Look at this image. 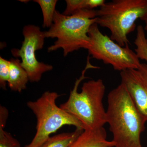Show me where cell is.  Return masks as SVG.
<instances>
[{
    "label": "cell",
    "mask_w": 147,
    "mask_h": 147,
    "mask_svg": "<svg viewBox=\"0 0 147 147\" xmlns=\"http://www.w3.org/2000/svg\"><path fill=\"white\" fill-rule=\"evenodd\" d=\"M108 102L107 123L113 134L114 147H142L140 137L147 121L123 84L109 92Z\"/></svg>",
    "instance_id": "cell-1"
},
{
    "label": "cell",
    "mask_w": 147,
    "mask_h": 147,
    "mask_svg": "<svg viewBox=\"0 0 147 147\" xmlns=\"http://www.w3.org/2000/svg\"><path fill=\"white\" fill-rule=\"evenodd\" d=\"M90 62L89 56L86 65L81 76L76 79L73 89L70 91L68 100L60 107L82 123L84 130H92L103 127L107 123L106 111L102 103L105 87L101 79L85 82L79 92L78 87L82 80L86 79L85 72L89 69H97Z\"/></svg>",
    "instance_id": "cell-2"
},
{
    "label": "cell",
    "mask_w": 147,
    "mask_h": 147,
    "mask_svg": "<svg viewBox=\"0 0 147 147\" xmlns=\"http://www.w3.org/2000/svg\"><path fill=\"white\" fill-rule=\"evenodd\" d=\"M96 10L85 9L66 16L55 11L53 25L43 32L45 38H56L54 44L47 48L48 52L59 49L63 56L82 48L87 49L90 44L88 35L90 28L96 24Z\"/></svg>",
    "instance_id": "cell-3"
},
{
    "label": "cell",
    "mask_w": 147,
    "mask_h": 147,
    "mask_svg": "<svg viewBox=\"0 0 147 147\" xmlns=\"http://www.w3.org/2000/svg\"><path fill=\"white\" fill-rule=\"evenodd\" d=\"M147 18V0H113L96 10V24L111 32L110 38L122 47L128 46L127 35L137 19Z\"/></svg>",
    "instance_id": "cell-4"
},
{
    "label": "cell",
    "mask_w": 147,
    "mask_h": 147,
    "mask_svg": "<svg viewBox=\"0 0 147 147\" xmlns=\"http://www.w3.org/2000/svg\"><path fill=\"white\" fill-rule=\"evenodd\" d=\"M60 95L46 91L34 101H29L27 106L36 118V133L32 142L25 147H39L50 135L64 125H73L84 130L83 125L76 118L57 106L56 100Z\"/></svg>",
    "instance_id": "cell-5"
},
{
    "label": "cell",
    "mask_w": 147,
    "mask_h": 147,
    "mask_svg": "<svg viewBox=\"0 0 147 147\" xmlns=\"http://www.w3.org/2000/svg\"><path fill=\"white\" fill-rule=\"evenodd\" d=\"M88 35L90 44L87 50L94 59L110 65L115 70L120 71L137 69L141 65L135 52L129 46L122 47L110 37L101 32L98 25L94 24L90 28Z\"/></svg>",
    "instance_id": "cell-6"
},
{
    "label": "cell",
    "mask_w": 147,
    "mask_h": 147,
    "mask_svg": "<svg viewBox=\"0 0 147 147\" xmlns=\"http://www.w3.org/2000/svg\"><path fill=\"white\" fill-rule=\"evenodd\" d=\"M24 40L20 49H13L11 54L16 58H21V65L29 76V81L37 82L40 81L43 73L53 69L50 65L40 62L37 60L35 53L43 47L45 38L43 32L39 27L26 25L23 30Z\"/></svg>",
    "instance_id": "cell-7"
},
{
    "label": "cell",
    "mask_w": 147,
    "mask_h": 147,
    "mask_svg": "<svg viewBox=\"0 0 147 147\" xmlns=\"http://www.w3.org/2000/svg\"><path fill=\"white\" fill-rule=\"evenodd\" d=\"M120 76L121 83L147 121V64L141 63L138 68L121 71Z\"/></svg>",
    "instance_id": "cell-8"
},
{
    "label": "cell",
    "mask_w": 147,
    "mask_h": 147,
    "mask_svg": "<svg viewBox=\"0 0 147 147\" xmlns=\"http://www.w3.org/2000/svg\"><path fill=\"white\" fill-rule=\"evenodd\" d=\"M69 147H114V144L107 140V133L102 127L84 130Z\"/></svg>",
    "instance_id": "cell-9"
},
{
    "label": "cell",
    "mask_w": 147,
    "mask_h": 147,
    "mask_svg": "<svg viewBox=\"0 0 147 147\" xmlns=\"http://www.w3.org/2000/svg\"><path fill=\"white\" fill-rule=\"evenodd\" d=\"M29 81L28 73L18 59L9 60V73L7 85L11 90L21 92L26 89Z\"/></svg>",
    "instance_id": "cell-10"
},
{
    "label": "cell",
    "mask_w": 147,
    "mask_h": 147,
    "mask_svg": "<svg viewBox=\"0 0 147 147\" xmlns=\"http://www.w3.org/2000/svg\"><path fill=\"white\" fill-rule=\"evenodd\" d=\"M84 130L76 129L72 132H65L50 137L39 147H69Z\"/></svg>",
    "instance_id": "cell-11"
},
{
    "label": "cell",
    "mask_w": 147,
    "mask_h": 147,
    "mask_svg": "<svg viewBox=\"0 0 147 147\" xmlns=\"http://www.w3.org/2000/svg\"><path fill=\"white\" fill-rule=\"evenodd\" d=\"M66 7L63 14L70 16L83 9H94L105 3V0H66Z\"/></svg>",
    "instance_id": "cell-12"
},
{
    "label": "cell",
    "mask_w": 147,
    "mask_h": 147,
    "mask_svg": "<svg viewBox=\"0 0 147 147\" xmlns=\"http://www.w3.org/2000/svg\"><path fill=\"white\" fill-rule=\"evenodd\" d=\"M34 2L38 4L43 16L42 27L44 28H50L53 25L55 7L57 3V0H34Z\"/></svg>",
    "instance_id": "cell-13"
},
{
    "label": "cell",
    "mask_w": 147,
    "mask_h": 147,
    "mask_svg": "<svg viewBox=\"0 0 147 147\" xmlns=\"http://www.w3.org/2000/svg\"><path fill=\"white\" fill-rule=\"evenodd\" d=\"M137 35L134 41L136 46L135 52L138 58L147 61V38H146L144 29L141 25L137 27Z\"/></svg>",
    "instance_id": "cell-14"
},
{
    "label": "cell",
    "mask_w": 147,
    "mask_h": 147,
    "mask_svg": "<svg viewBox=\"0 0 147 147\" xmlns=\"http://www.w3.org/2000/svg\"><path fill=\"white\" fill-rule=\"evenodd\" d=\"M9 73V61L0 57V87L7 90Z\"/></svg>",
    "instance_id": "cell-15"
},
{
    "label": "cell",
    "mask_w": 147,
    "mask_h": 147,
    "mask_svg": "<svg viewBox=\"0 0 147 147\" xmlns=\"http://www.w3.org/2000/svg\"><path fill=\"white\" fill-rule=\"evenodd\" d=\"M4 129L0 127V147H21L18 140Z\"/></svg>",
    "instance_id": "cell-16"
},
{
    "label": "cell",
    "mask_w": 147,
    "mask_h": 147,
    "mask_svg": "<svg viewBox=\"0 0 147 147\" xmlns=\"http://www.w3.org/2000/svg\"><path fill=\"white\" fill-rule=\"evenodd\" d=\"M9 115L8 110L4 106H0V127L5 128Z\"/></svg>",
    "instance_id": "cell-17"
},
{
    "label": "cell",
    "mask_w": 147,
    "mask_h": 147,
    "mask_svg": "<svg viewBox=\"0 0 147 147\" xmlns=\"http://www.w3.org/2000/svg\"><path fill=\"white\" fill-rule=\"evenodd\" d=\"M145 22L146 25H145V28L144 29V30H145L147 31V18L146 20H145Z\"/></svg>",
    "instance_id": "cell-18"
}]
</instances>
